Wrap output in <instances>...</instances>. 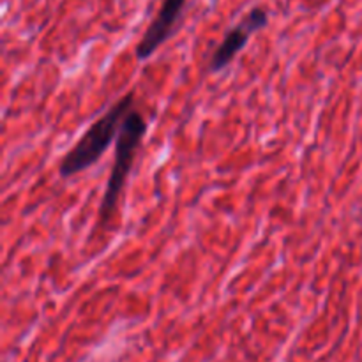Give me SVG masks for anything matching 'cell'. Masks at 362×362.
<instances>
[{"label":"cell","mask_w":362,"mask_h":362,"mask_svg":"<svg viewBox=\"0 0 362 362\" xmlns=\"http://www.w3.org/2000/svg\"><path fill=\"white\" fill-rule=\"evenodd\" d=\"M133 105L134 94L127 92L115 105L110 106L105 115L94 120V124H90V127L85 131V134L76 141V145L62 158L59 165V175L62 179H67V177L76 175V173L95 165L103 158V154L108 151L113 140H117L120 126H122L127 113L133 110Z\"/></svg>","instance_id":"cell-1"},{"label":"cell","mask_w":362,"mask_h":362,"mask_svg":"<svg viewBox=\"0 0 362 362\" xmlns=\"http://www.w3.org/2000/svg\"><path fill=\"white\" fill-rule=\"evenodd\" d=\"M148 124L145 117L136 110H131L120 126L119 136L115 140V159H113L112 172H110L108 184L99 205V223L106 225L115 212L119 198L122 194L126 180L133 170L134 159L138 156L141 141L147 134Z\"/></svg>","instance_id":"cell-2"},{"label":"cell","mask_w":362,"mask_h":362,"mask_svg":"<svg viewBox=\"0 0 362 362\" xmlns=\"http://www.w3.org/2000/svg\"><path fill=\"white\" fill-rule=\"evenodd\" d=\"M269 23V14L264 7H253L239 23L233 28H230L228 32L223 37L221 45L216 48L214 55H212L211 64H209V69L212 73H218V71L225 69L230 62L237 57V53L240 49L246 48L247 41H250L251 34H255L257 30H262L265 25Z\"/></svg>","instance_id":"cell-3"},{"label":"cell","mask_w":362,"mask_h":362,"mask_svg":"<svg viewBox=\"0 0 362 362\" xmlns=\"http://www.w3.org/2000/svg\"><path fill=\"white\" fill-rule=\"evenodd\" d=\"M187 0H165L136 46V59L147 60L175 32Z\"/></svg>","instance_id":"cell-4"}]
</instances>
